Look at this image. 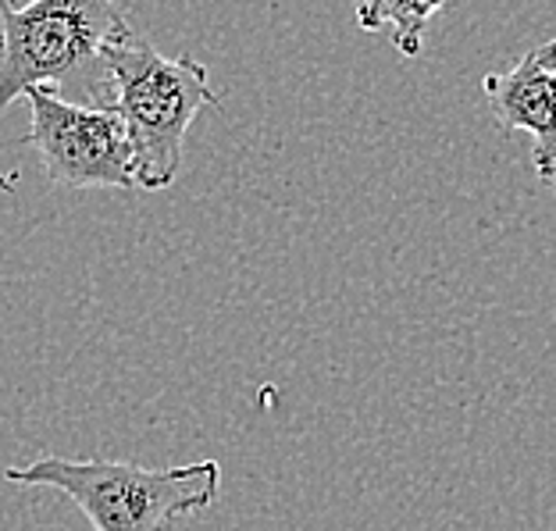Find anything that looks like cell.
<instances>
[{
    "label": "cell",
    "instance_id": "cell-5",
    "mask_svg": "<svg viewBox=\"0 0 556 531\" xmlns=\"http://www.w3.org/2000/svg\"><path fill=\"white\" fill-rule=\"evenodd\" d=\"M482 90L503 132L532 136L535 175L556 189V68L528 54L510 72H489Z\"/></svg>",
    "mask_w": 556,
    "mask_h": 531
},
{
    "label": "cell",
    "instance_id": "cell-1",
    "mask_svg": "<svg viewBox=\"0 0 556 531\" xmlns=\"http://www.w3.org/2000/svg\"><path fill=\"white\" fill-rule=\"evenodd\" d=\"M93 93L129 136L136 189L143 193H161L179 179L189 125L204 108L222 104L197 58L161 54L132 25L100 47Z\"/></svg>",
    "mask_w": 556,
    "mask_h": 531
},
{
    "label": "cell",
    "instance_id": "cell-3",
    "mask_svg": "<svg viewBox=\"0 0 556 531\" xmlns=\"http://www.w3.org/2000/svg\"><path fill=\"white\" fill-rule=\"evenodd\" d=\"M129 29L115 0H0V115L33 86L58 90Z\"/></svg>",
    "mask_w": 556,
    "mask_h": 531
},
{
    "label": "cell",
    "instance_id": "cell-2",
    "mask_svg": "<svg viewBox=\"0 0 556 531\" xmlns=\"http://www.w3.org/2000/svg\"><path fill=\"white\" fill-rule=\"evenodd\" d=\"M4 482L61 492L83 510L93 531H164L218 500L222 467L218 460L139 467L129 460H65L47 453L33 464L8 467Z\"/></svg>",
    "mask_w": 556,
    "mask_h": 531
},
{
    "label": "cell",
    "instance_id": "cell-6",
    "mask_svg": "<svg viewBox=\"0 0 556 531\" xmlns=\"http://www.w3.org/2000/svg\"><path fill=\"white\" fill-rule=\"evenodd\" d=\"M450 0H361L357 25L364 33L389 29L403 58H417L425 47V29Z\"/></svg>",
    "mask_w": 556,
    "mask_h": 531
},
{
    "label": "cell",
    "instance_id": "cell-8",
    "mask_svg": "<svg viewBox=\"0 0 556 531\" xmlns=\"http://www.w3.org/2000/svg\"><path fill=\"white\" fill-rule=\"evenodd\" d=\"M15 189V175H4L0 172V193H11Z\"/></svg>",
    "mask_w": 556,
    "mask_h": 531
},
{
    "label": "cell",
    "instance_id": "cell-7",
    "mask_svg": "<svg viewBox=\"0 0 556 531\" xmlns=\"http://www.w3.org/2000/svg\"><path fill=\"white\" fill-rule=\"evenodd\" d=\"M532 54H535V58L542 61V65H553V68H556V36H553V40H549V43H542V47H535V50H532Z\"/></svg>",
    "mask_w": 556,
    "mask_h": 531
},
{
    "label": "cell",
    "instance_id": "cell-4",
    "mask_svg": "<svg viewBox=\"0 0 556 531\" xmlns=\"http://www.w3.org/2000/svg\"><path fill=\"white\" fill-rule=\"evenodd\" d=\"M25 100H29V132L22 136V147L40 154L47 182L132 193V147L115 111L104 104H72L50 86H33L25 90Z\"/></svg>",
    "mask_w": 556,
    "mask_h": 531
}]
</instances>
